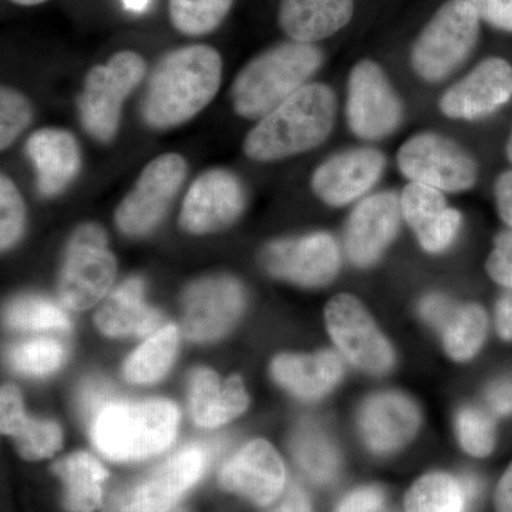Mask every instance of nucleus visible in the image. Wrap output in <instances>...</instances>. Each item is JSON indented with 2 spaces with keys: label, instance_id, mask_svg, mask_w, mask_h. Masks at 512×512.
<instances>
[{
  "label": "nucleus",
  "instance_id": "nucleus-1",
  "mask_svg": "<svg viewBox=\"0 0 512 512\" xmlns=\"http://www.w3.org/2000/svg\"><path fill=\"white\" fill-rule=\"evenodd\" d=\"M221 79L222 59L214 47L192 45L168 53L151 74L144 120L158 130L187 123L214 100Z\"/></svg>",
  "mask_w": 512,
  "mask_h": 512
},
{
  "label": "nucleus",
  "instance_id": "nucleus-2",
  "mask_svg": "<svg viewBox=\"0 0 512 512\" xmlns=\"http://www.w3.org/2000/svg\"><path fill=\"white\" fill-rule=\"evenodd\" d=\"M336 119V97L329 86L308 83L259 120L244 141L245 154L261 163L284 160L325 143Z\"/></svg>",
  "mask_w": 512,
  "mask_h": 512
},
{
  "label": "nucleus",
  "instance_id": "nucleus-3",
  "mask_svg": "<svg viewBox=\"0 0 512 512\" xmlns=\"http://www.w3.org/2000/svg\"><path fill=\"white\" fill-rule=\"evenodd\" d=\"M322 63V50L311 43L271 47L239 72L231 93L234 110L244 119H264L306 86Z\"/></svg>",
  "mask_w": 512,
  "mask_h": 512
},
{
  "label": "nucleus",
  "instance_id": "nucleus-4",
  "mask_svg": "<svg viewBox=\"0 0 512 512\" xmlns=\"http://www.w3.org/2000/svg\"><path fill=\"white\" fill-rule=\"evenodd\" d=\"M180 410L167 400L113 402L94 420L90 434L97 450L116 463H133L163 453L173 444Z\"/></svg>",
  "mask_w": 512,
  "mask_h": 512
},
{
  "label": "nucleus",
  "instance_id": "nucleus-5",
  "mask_svg": "<svg viewBox=\"0 0 512 512\" xmlns=\"http://www.w3.org/2000/svg\"><path fill=\"white\" fill-rule=\"evenodd\" d=\"M207 464L202 448L185 447L143 474L111 485L101 512H167L200 480Z\"/></svg>",
  "mask_w": 512,
  "mask_h": 512
},
{
  "label": "nucleus",
  "instance_id": "nucleus-6",
  "mask_svg": "<svg viewBox=\"0 0 512 512\" xmlns=\"http://www.w3.org/2000/svg\"><path fill=\"white\" fill-rule=\"evenodd\" d=\"M480 22L466 0L444 3L414 42L410 57L414 72L429 83L446 79L476 49Z\"/></svg>",
  "mask_w": 512,
  "mask_h": 512
},
{
  "label": "nucleus",
  "instance_id": "nucleus-7",
  "mask_svg": "<svg viewBox=\"0 0 512 512\" xmlns=\"http://www.w3.org/2000/svg\"><path fill=\"white\" fill-rule=\"evenodd\" d=\"M116 276V258L107 249L104 229L97 224L80 225L64 255L60 301L72 311H86L109 293Z\"/></svg>",
  "mask_w": 512,
  "mask_h": 512
},
{
  "label": "nucleus",
  "instance_id": "nucleus-8",
  "mask_svg": "<svg viewBox=\"0 0 512 512\" xmlns=\"http://www.w3.org/2000/svg\"><path fill=\"white\" fill-rule=\"evenodd\" d=\"M146 69L143 57L124 50L90 70L77 103L80 119L90 136L101 143L116 136L124 100L144 79Z\"/></svg>",
  "mask_w": 512,
  "mask_h": 512
},
{
  "label": "nucleus",
  "instance_id": "nucleus-9",
  "mask_svg": "<svg viewBox=\"0 0 512 512\" xmlns=\"http://www.w3.org/2000/svg\"><path fill=\"white\" fill-rule=\"evenodd\" d=\"M404 177L441 192H463L477 183L474 157L443 134L419 133L410 137L397 153Z\"/></svg>",
  "mask_w": 512,
  "mask_h": 512
},
{
  "label": "nucleus",
  "instance_id": "nucleus-10",
  "mask_svg": "<svg viewBox=\"0 0 512 512\" xmlns=\"http://www.w3.org/2000/svg\"><path fill=\"white\" fill-rule=\"evenodd\" d=\"M187 175V161L175 153L154 158L116 211V224L128 237H143L160 224Z\"/></svg>",
  "mask_w": 512,
  "mask_h": 512
},
{
  "label": "nucleus",
  "instance_id": "nucleus-11",
  "mask_svg": "<svg viewBox=\"0 0 512 512\" xmlns=\"http://www.w3.org/2000/svg\"><path fill=\"white\" fill-rule=\"evenodd\" d=\"M403 103L389 77L373 60L353 67L348 80L346 120L350 131L366 141L389 137L402 124Z\"/></svg>",
  "mask_w": 512,
  "mask_h": 512
},
{
  "label": "nucleus",
  "instance_id": "nucleus-12",
  "mask_svg": "<svg viewBox=\"0 0 512 512\" xmlns=\"http://www.w3.org/2000/svg\"><path fill=\"white\" fill-rule=\"evenodd\" d=\"M325 318L336 348L353 366L372 375L392 369L394 352L389 340L355 296L340 293L330 299Z\"/></svg>",
  "mask_w": 512,
  "mask_h": 512
},
{
  "label": "nucleus",
  "instance_id": "nucleus-13",
  "mask_svg": "<svg viewBox=\"0 0 512 512\" xmlns=\"http://www.w3.org/2000/svg\"><path fill=\"white\" fill-rule=\"evenodd\" d=\"M259 259L268 274L303 288L330 284L342 261L338 242L328 232L271 242Z\"/></svg>",
  "mask_w": 512,
  "mask_h": 512
},
{
  "label": "nucleus",
  "instance_id": "nucleus-14",
  "mask_svg": "<svg viewBox=\"0 0 512 512\" xmlns=\"http://www.w3.org/2000/svg\"><path fill=\"white\" fill-rule=\"evenodd\" d=\"M181 306L185 336L195 342H210L225 335L241 316L244 288L232 276H208L185 289Z\"/></svg>",
  "mask_w": 512,
  "mask_h": 512
},
{
  "label": "nucleus",
  "instance_id": "nucleus-15",
  "mask_svg": "<svg viewBox=\"0 0 512 512\" xmlns=\"http://www.w3.org/2000/svg\"><path fill=\"white\" fill-rule=\"evenodd\" d=\"M241 180L225 168L202 173L185 195L180 225L195 235L214 234L231 227L245 210Z\"/></svg>",
  "mask_w": 512,
  "mask_h": 512
},
{
  "label": "nucleus",
  "instance_id": "nucleus-16",
  "mask_svg": "<svg viewBox=\"0 0 512 512\" xmlns=\"http://www.w3.org/2000/svg\"><path fill=\"white\" fill-rule=\"evenodd\" d=\"M402 218L400 197L394 191L376 192L360 201L343 238L349 261L359 268L375 265L399 234Z\"/></svg>",
  "mask_w": 512,
  "mask_h": 512
},
{
  "label": "nucleus",
  "instance_id": "nucleus-17",
  "mask_svg": "<svg viewBox=\"0 0 512 512\" xmlns=\"http://www.w3.org/2000/svg\"><path fill=\"white\" fill-rule=\"evenodd\" d=\"M512 99V66L488 57L441 96L440 110L448 119L481 120L493 116Z\"/></svg>",
  "mask_w": 512,
  "mask_h": 512
},
{
  "label": "nucleus",
  "instance_id": "nucleus-18",
  "mask_svg": "<svg viewBox=\"0 0 512 512\" xmlns=\"http://www.w3.org/2000/svg\"><path fill=\"white\" fill-rule=\"evenodd\" d=\"M386 168V156L376 148H350L328 158L312 175V190L330 207H346L367 194Z\"/></svg>",
  "mask_w": 512,
  "mask_h": 512
},
{
  "label": "nucleus",
  "instance_id": "nucleus-19",
  "mask_svg": "<svg viewBox=\"0 0 512 512\" xmlns=\"http://www.w3.org/2000/svg\"><path fill=\"white\" fill-rule=\"evenodd\" d=\"M220 484L229 493L266 507L285 490L284 461L268 441H249L221 468Z\"/></svg>",
  "mask_w": 512,
  "mask_h": 512
},
{
  "label": "nucleus",
  "instance_id": "nucleus-20",
  "mask_svg": "<svg viewBox=\"0 0 512 512\" xmlns=\"http://www.w3.org/2000/svg\"><path fill=\"white\" fill-rule=\"evenodd\" d=\"M420 421L416 403L396 392L369 397L359 413L363 440L370 450L379 454L392 453L410 443L419 430Z\"/></svg>",
  "mask_w": 512,
  "mask_h": 512
},
{
  "label": "nucleus",
  "instance_id": "nucleus-21",
  "mask_svg": "<svg viewBox=\"0 0 512 512\" xmlns=\"http://www.w3.org/2000/svg\"><path fill=\"white\" fill-rule=\"evenodd\" d=\"M26 153L35 165L37 188L43 197L60 194L79 173V144L72 133L62 128H42L33 133Z\"/></svg>",
  "mask_w": 512,
  "mask_h": 512
},
{
  "label": "nucleus",
  "instance_id": "nucleus-22",
  "mask_svg": "<svg viewBox=\"0 0 512 512\" xmlns=\"http://www.w3.org/2000/svg\"><path fill=\"white\" fill-rule=\"evenodd\" d=\"M97 328L110 338L156 333L161 313L144 301V282L138 276L128 278L107 296L94 316Z\"/></svg>",
  "mask_w": 512,
  "mask_h": 512
},
{
  "label": "nucleus",
  "instance_id": "nucleus-23",
  "mask_svg": "<svg viewBox=\"0 0 512 512\" xmlns=\"http://www.w3.org/2000/svg\"><path fill=\"white\" fill-rule=\"evenodd\" d=\"M249 397L239 376L221 382L210 369H197L191 375L190 410L198 426L214 429L237 419L247 410Z\"/></svg>",
  "mask_w": 512,
  "mask_h": 512
},
{
  "label": "nucleus",
  "instance_id": "nucleus-24",
  "mask_svg": "<svg viewBox=\"0 0 512 512\" xmlns=\"http://www.w3.org/2000/svg\"><path fill=\"white\" fill-rule=\"evenodd\" d=\"M355 12V0H281L279 25L293 42L328 39L345 28Z\"/></svg>",
  "mask_w": 512,
  "mask_h": 512
},
{
  "label": "nucleus",
  "instance_id": "nucleus-25",
  "mask_svg": "<svg viewBox=\"0 0 512 512\" xmlns=\"http://www.w3.org/2000/svg\"><path fill=\"white\" fill-rule=\"evenodd\" d=\"M276 383L293 396L318 400L335 389L343 376L340 356L330 350L315 355H281L271 366Z\"/></svg>",
  "mask_w": 512,
  "mask_h": 512
},
{
  "label": "nucleus",
  "instance_id": "nucleus-26",
  "mask_svg": "<svg viewBox=\"0 0 512 512\" xmlns=\"http://www.w3.org/2000/svg\"><path fill=\"white\" fill-rule=\"evenodd\" d=\"M64 484L63 505L67 512H93L103 503L106 468L89 453H74L53 466Z\"/></svg>",
  "mask_w": 512,
  "mask_h": 512
},
{
  "label": "nucleus",
  "instance_id": "nucleus-27",
  "mask_svg": "<svg viewBox=\"0 0 512 512\" xmlns=\"http://www.w3.org/2000/svg\"><path fill=\"white\" fill-rule=\"evenodd\" d=\"M180 346V330L168 325L156 333L131 353L123 367L128 383L151 384L163 379L173 366Z\"/></svg>",
  "mask_w": 512,
  "mask_h": 512
},
{
  "label": "nucleus",
  "instance_id": "nucleus-28",
  "mask_svg": "<svg viewBox=\"0 0 512 512\" xmlns=\"http://www.w3.org/2000/svg\"><path fill=\"white\" fill-rule=\"evenodd\" d=\"M487 313L480 305H456L440 330L444 348L457 362H466L477 355L487 338Z\"/></svg>",
  "mask_w": 512,
  "mask_h": 512
},
{
  "label": "nucleus",
  "instance_id": "nucleus-29",
  "mask_svg": "<svg viewBox=\"0 0 512 512\" xmlns=\"http://www.w3.org/2000/svg\"><path fill=\"white\" fill-rule=\"evenodd\" d=\"M2 433L16 441L20 456L29 461L52 457L63 444L60 427L53 421L35 420L26 416L25 409H19L2 419Z\"/></svg>",
  "mask_w": 512,
  "mask_h": 512
},
{
  "label": "nucleus",
  "instance_id": "nucleus-30",
  "mask_svg": "<svg viewBox=\"0 0 512 512\" xmlns=\"http://www.w3.org/2000/svg\"><path fill=\"white\" fill-rule=\"evenodd\" d=\"M291 448L296 463L313 483L329 484L338 476V450L322 431L303 427L293 436Z\"/></svg>",
  "mask_w": 512,
  "mask_h": 512
},
{
  "label": "nucleus",
  "instance_id": "nucleus-31",
  "mask_svg": "<svg viewBox=\"0 0 512 512\" xmlns=\"http://www.w3.org/2000/svg\"><path fill=\"white\" fill-rule=\"evenodd\" d=\"M466 494L457 478L431 473L419 478L406 495V512H464Z\"/></svg>",
  "mask_w": 512,
  "mask_h": 512
},
{
  "label": "nucleus",
  "instance_id": "nucleus-32",
  "mask_svg": "<svg viewBox=\"0 0 512 512\" xmlns=\"http://www.w3.org/2000/svg\"><path fill=\"white\" fill-rule=\"evenodd\" d=\"M400 205L404 220L419 239L436 228L448 210L443 192L414 181L404 187Z\"/></svg>",
  "mask_w": 512,
  "mask_h": 512
},
{
  "label": "nucleus",
  "instance_id": "nucleus-33",
  "mask_svg": "<svg viewBox=\"0 0 512 512\" xmlns=\"http://www.w3.org/2000/svg\"><path fill=\"white\" fill-rule=\"evenodd\" d=\"M234 0H168L174 28L188 36L214 32L227 18Z\"/></svg>",
  "mask_w": 512,
  "mask_h": 512
},
{
  "label": "nucleus",
  "instance_id": "nucleus-34",
  "mask_svg": "<svg viewBox=\"0 0 512 512\" xmlns=\"http://www.w3.org/2000/svg\"><path fill=\"white\" fill-rule=\"evenodd\" d=\"M10 328L22 330H69V316L56 303L37 296H23L10 302L5 312Z\"/></svg>",
  "mask_w": 512,
  "mask_h": 512
},
{
  "label": "nucleus",
  "instance_id": "nucleus-35",
  "mask_svg": "<svg viewBox=\"0 0 512 512\" xmlns=\"http://www.w3.org/2000/svg\"><path fill=\"white\" fill-rule=\"evenodd\" d=\"M8 359L16 372L43 377L56 372L63 365L66 349L55 339L26 340L10 349Z\"/></svg>",
  "mask_w": 512,
  "mask_h": 512
},
{
  "label": "nucleus",
  "instance_id": "nucleus-36",
  "mask_svg": "<svg viewBox=\"0 0 512 512\" xmlns=\"http://www.w3.org/2000/svg\"><path fill=\"white\" fill-rule=\"evenodd\" d=\"M457 437L461 447L474 457H487L495 446L493 420L481 410L464 407L457 414Z\"/></svg>",
  "mask_w": 512,
  "mask_h": 512
},
{
  "label": "nucleus",
  "instance_id": "nucleus-37",
  "mask_svg": "<svg viewBox=\"0 0 512 512\" xmlns=\"http://www.w3.org/2000/svg\"><path fill=\"white\" fill-rule=\"evenodd\" d=\"M26 207L16 185L5 174L0 177V247L12 248L22 237Z\"/></svg>",
  "mask_w": 512,
  "mask_h": 512
},
{
  "label": "nucleus",
  "instance_id": "nucleus-38",
  "mask_svg": "<svg viewBox=\"0 0 512 512\" xmlns=\"http://www.w3.org/2000/svg\"><path fill=\"white\" fill-rule=\"evenodd\" d=\"M32 107L22 93L2 87L0 92V148L8 150L16 138L29 127Z\"/></svg>",
  "mask_w": 512,
  "mask_h": 512
},
{
  "label": "nucleus",
  "instance_id": "nucleus-39",
  "mask_svg": "<svg viewBox=\"0 0 512 512\" xmlns=\"http://www.w3.org/2000/svg\"><path fill=\"white\" fill-rule=\"evenodd\" d=\"M113 402H116L113 399V389L100 377L84 380L77 393V410L89 429L99 414Z\"/></svg>",
  "mask_w": 512,
  "mask_h": 512
},
{
  "label": "nucleus",
  "instance_id": "nucleus-40",
  "mask_svg": "<svg viewBox=\"0 0 512 512\" xmlns=\"http://www.w3.org/2000/svg\"><path fill=\"white\" fill-rule=\"evenodd\" d=\"M488 275L498 285L512 289V228L495 237L494 249L487 259Z\"/></svg>",
  "mask_w": 512,
  "mask_h": 512
},
{
  "label": "nucleus",
  "instance_id": "nucleus-41",
  "mask_svg": "<svg viewBox=\"0 0 512 512\" xmlns=\"http://www.w3.org/2000/svg\"><path fill=\"white\" fill-rule=\"evenodd\" d=\"M461 224H463V217H461L460 211L448 208L440 224L426 237L419 239L421 248L430 254H440V252L446 251L456 241Z\"/></svg>",
  "mask_w": 512,
  "mask_h": 512
},
{
  "label": "nucleus",
  "instance_id": "nucleus-42",
  "mask_svg": "<svg viewBox=\"0 0 512 512\" xmlns=\"http://www.w3.org/2000/svg\"><path fill=\"white\" fill-rule=\"evenodd\" d=\"M478 18L503 32L512 33V0H466Z\"/></svg>",
  "mask_w": 512,
  "mask_h": 512
},
{
  "label": "nucleus",
  "instance_id": "nucleus-43",
  "mask_svg": "<svg viewBox=\"0 0 512 512\" xmlns=\"http://www.w3.org/2000/svg\"><path fill=\"white\" fill-rule=\"evenodd\" d=\"M383 508V491L377 487H362L346 495L336 512H382Z\"/></svg>",
  "mask_w": 512,
  "mask_h": 512
},
{
  "label": "nucleus",
  "instance_id": "nucleus-44",
  "mask_svg": "<svg viewBox=\"0 0 512 512\" xmlns=\"http://www.w3.org/2000/svg\"><path fill=\"white\" fill-rule=\"evenodd\" d=\"M454 308H456V303L448 299L447 296L430 293L421 299L419 312L421 318L440 332Z\"/></svg>",
  "mask_w": 512,
  "mask_h": 512
},
{
  "label": "nucleus",
  "instance_id": "nucleus-45",
  "mask_svg": "<svg viewBox=\"0 0 512 512\" xmlns=\"http://www.w3.org/2000/svg\"><path fill=\"white\" fill-rule=\"evenodd\" d=\"M268 512H312L311 501L298 484L286 485L275 503L269 505Z\"/></svg>",
  "mask_w": 512,
  "mask_h": 512
},
{
  "label": "nucleus",
  "instance_id": "nucleus-46",
  "mask_svg": "<svg viewBox=\"0 0 512 512\" xmlns=\"http://www.w3.org/2000/svg\"><path fill=\"white\" fill-rule=\"evenodd\" d=\"M485 397L491 412L497 416L512 414V379L507 377V379L495 380L488 387Z\"/></svg>",
  "mask_w": 512,
  "mask_h": 512
},
{
  "label": "nucleus",
  "instance_id": "nucleus-47",
  "mask_svg": "<svg viewBox=\"0 0 512 512\" xmlns=\"http://www.w3.org/2000/svg\"><path fill=\"white\" fill-rule=\"evenodd\" d=\"M494 197L501 220L512 228V170L505 171L497 178Z\"/></svg>",
  "mask_w": 512,
  "mask_h": 512
},
{
  "label": "nucleus",
  "instance_id": "nucleus-48",
  "mask_svg": "<svg viewBox=\"0 0 512 512\" xmlns=\"http://www.w3.org/2000/svg\"><path fill=\"white\" fill-rule=\"evenodd\" d=\"M495 326L498 335L507 342H512V289L505 293L495 309Z\"/></svg>",
  "mask_w": 512,
  "mask_h": 512
},
{
  "label": "nucleus",
  "instance_id": "nucleus-49",
  "mask_svg": "<svg viewBox=\"0 0 512 512\" xmlns=\"http://www.w3.org/2000/svg\"><path fill=\"white\" fill-rule=\"evenodd\" d=\"M495 508L497 512H512V463L498 483L495 491Z\"/></svg>",
  "mask_w": 512,
  "mask_h": 512
},
{
  "label": "nucleus",
  "instance_id": "nucleus-50",
  "mask_svg": "<svg viewBox=\"0 0 512 512\" xmlns=\"http://www.w3.org/2000/svg\"><path fill=\"white\" fill-rule=\"evenodd\" d=\"M124 8L130 12L141 13L148 8L150 0H123Z\"/></svg>",
  "mask_w": 512,
  "mask_h": 512
},
{
  "label": "nucleus",
  "instance_id": "nucleus-51",
  "mask_svg": "<svg viewBox=\"0 0 512 512\" xmlns=\"http://www.w3.org/2000/svg\"><path fill=\"white\" fill-rule=\"evenodd\" d=\"M13 3H18V5L22 6H35L40 5V3L46 2V0H12Z\"/></svg>",
  "mask_w": 512,
  "mask_h": 512
},
{
  "label": "nucleus",
  "instance_id": "nucleus-52",
  "mask_svg": "<svg viewBox=\"0 0 512 512\" xmlns=\"http://www.w3.org/2000/svg\"><path fill=\"white\" fill-rule=\"evenodd\" d=\"M505 153H507V158L510 160V163L512 164V131L510 134V138H508L507 141V147H505Z\"/></svg>",
  "mask_w": 512,
  "mask_h": 512
},
{
  "label": "nucleus",
  "instance_id": "nucleus-53",
  "mask_svg": "<svg viewBox=\"0 0 512 512\" xmlns=\"http://www.w3.org/2000/svg\"><path fill=\"white\" fill-rule=\"evenodd\" d=\"M167 512H185L184 510H181V508H173V510L167 511Z\"/></svg>",
  "mask_w": 512,
  "mask_h": 512
}]
</instances>
